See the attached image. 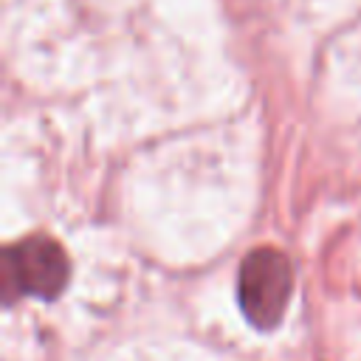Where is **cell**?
<instances>
[{"label":"cell","instance_id":"1","mask_svg":"<svg viewBox=\"0 0 361 361\" xmlns=\"http://www.w3.org/2000/svg\"><path fill=\"white\" fill-rule=\"evenodd\" d=\"M293 290L290 262L276 248H254L243 265L237 279V296L245 319L257 330H271L279 324L288 299Z\"/></svg>","mask_w":361,"mask_h":361},{"label":"cell","instance_id":"2","mask_svg":"<svg viewBox=\"0 0 361 361\" xmlns=\"http://www.w3.org/2000/svg\"><path fill=\"white\" fill-rule=\"evenodd\" d=\"M68 257L62 245L51 237H25L6 248L3 254V288L6 302L17 293L54 299L68 282Z\"/></svg>","mask_w":361,"mask_h":361}]
</instances>
